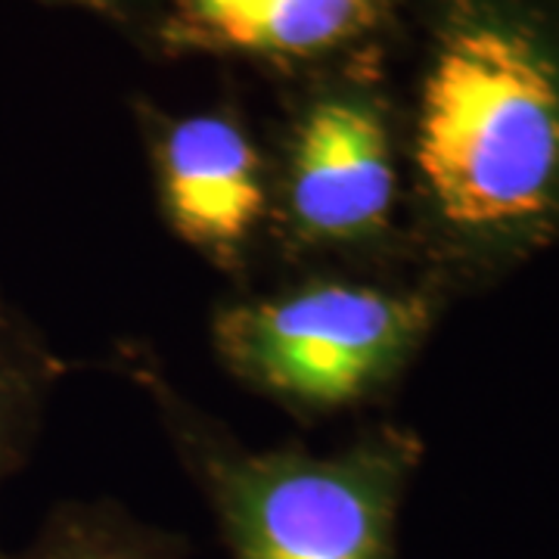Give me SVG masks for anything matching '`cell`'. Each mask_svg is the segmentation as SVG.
Here are the masks:
<instances>
[{
	"instance_id": "1",
	"label": "cell",
	"mask_w": 559,
	"mask_h": 559,
	"mask_svg": "<svg viewBox=\"0 0 559 559\" xmlns=\"http://www.w3.org/2000/svg\"><path fill=\"white\" fill-rule=\"evenodd\" d=\"M419 230L466 267H503L559 230V60L522 22L457 20L411 134Z\"/></svg>"
},
{
	"instance_id": "2",
	"label": "cell",
	"mask_w": 559,
	"mask_h": 559,
	"mask_svg": "<svg viewBox=\"0 0 559 559\" xmlns=\"http://www.w3.org/2000/svg\"><path fill=\"white\" fill-rule=\"evenodd\" d=\"M119 373L150 401L183 473L209 503L230 559H399V516L419 441L377 426L336 451L249 448L180 392L138 342Z\"/></svg>"
},
{
	"instance_id": "3",
	"label": "cell",
	"mask_w": 559,
	"mask_h": 559,
	"mask_svg": "<svg viewBox=\"0 0 559 559\" xmlns=\"http://www.w3.org/2000/svg\"><path fill=\"white\" fill-rule=\"evenodd\" d=\"M436 323L426 286L318 271L221 305V367L293 417H340L373 404L417 358Z\"/></svg>"
},
{
	"instance_id": "4",
	"label": "cell",
	"mask_w": 559,
	"mask_h": 559,
	"mask_svg": "<svg viewBox=\"0 0 559 559\" xmlns=\"http://www.w3.org/2000/svg\"><path fill=\"white\" fill-rule=\"evenodd\" d=\"M401 159L382 106L330 91L305 106L271 168V246L286 259L355 271L399 240Z\"/></svg>"
},
{
	"instance_id": "5",
	"label": "cell",
	"mask_w": 559,
	"mask_h": 559,
	"mask_svg": "<svg viewBox=\"0 0 559 559\" xmlns=\"http://www.w3.org/2000/svg\"><path fill=\"white\" fill-rule=\"evenodd\" d=\"M165 227L215 267L240 277L271 242L274 180L259 143L227 112L168 121L153 146Z\"/></svg>"
},
{
	"instance_id": "6",
	"label": "cell",
	"mask_w": 559,
	"mask_h": 559,
	"mask_svg": "<svg viewBox=\"0 0 559 559\" xmlns=\"http://www.w3.org/2000/svg\"><path fill=\"white\" fill-rule=\"evenodd\" d=\"M385 0H178L168 38L178 47L261 60H311L380 25Z\"/></svg>"
},
{
	"instance_id": "7",
	"label": "cell",
	"mask_w": 559,
	"mask_h": 559,
	"mask_svg": "<svg viewBox=\"0 0 559 559\" xmlns=\"http://www.w3.org/2000/svg\"><path fill=\"white\" fill-rule=\"evenodd\" d=\"M69 364L0 286V488L32 457L47 401Z\"/></svg>"
},
{
	"instance_id": "8",
	"label": "cell",
	"mask_w": 559,
	"mask_h": 559,
	"mask_svg": "<svg viewBox=\"0 0 559 559\" xmlns=\"http://www.w3.org/2000/svg\"><path fill=\"white\" fill-rule=\"evenodd\" d=\"M0 559H187V540L116 503H60L20 554Z\"/></svg>"
}]
</instances>
